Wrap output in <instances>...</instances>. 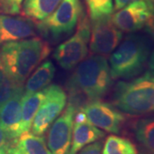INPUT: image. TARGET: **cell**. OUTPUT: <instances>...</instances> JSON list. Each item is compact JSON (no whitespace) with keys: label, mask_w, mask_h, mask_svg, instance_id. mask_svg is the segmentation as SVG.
I'll list each match as a JSON object with an SVG mask.
<instances>
[{"label":"cell","mask_w":154,"mask_h":154,"mask_svg":"<svg viewBox=\"0 0 154 154\" xmlns=\"http://www.w3.org/2000/svg\"><path fill=\"white\" fill-rule=\"evenodd\" d=\"M113 84L109 63L104 56L86 57L75 68L67 82L68 104L76 110L89 102L101 99L109 93Z\"/></svg>","instance_id":"cell-1"},{"label":"cell","mask_w":154,"mask_h":154,"mask_svg":"<svg viewBox=\"0 0 154 154\" xmlns=\"http://www.w3.org/2000/svg\"><path fill=\"white\" fill-rule=\"evenodd\" d=\"M50 52L49 43L42 38L34 37L3 45L0 55L12 82L16 87H22Z\"/></svg>","instance_id":"cell-2"},{"label":"cell","mask_w":154,"mask_h":154,"mask_svg":"<svg viewBox=\"0 0 154 154\" xmlns=\"http://www.w3.org/2000/svg\"><path fill=\"white\" fill-rule=\"evenodd\" d=\"M150 54L148 39L130 33L110 53L109 66L112 78L131 80L138 76L147 65Z\"/></svg>","instance_id":"cell-3"},{"label":"cell","mask_w":154,"mask_h":154,"mask_svg":"<svg viewBox=\"0 0 154 154\" xmlns=\"http://www.w3.org/2000/svg\"><path fill=\"white\" fill-rule=\"evenodd\" d=\"M113 105L130 116H142L154 111V76L148 71L131 81L116 84Z\"/></svg>","instance_id":"cell-4"},{"label":"cell","mask_w":154,"mask_h":154,"mask_svg":"<svg viewBox=\"0 0 154 154\" xmlns=\"http://www.w3.org/2000/svg\"><path fill=\"white\" fill-rule=\"evenodd\" d=\"M84 13L80 0H63L50 16L36 22V30L49 41H60L74 32Z\"/></svg>","instance_id":"cell-5"},{"label":"cell","mask_w":154,"mask_h":154,"mask_svg":"<svg viewBox=\"0 0 154 154\" xmlns=\"http://www.w3.org/2000/svg\"><path fill=\"white\" fill-rule=\"evenodd\" d=\"M90 32L91 22L84 13L74 35L59 45L54 51L53 57L60 67L66 70H71L87 57Z\"/></svg>","instance_id":"cell-6"},{"label":"cell","mask_w":154,"mask_h":154,"mask_svg":"<svg viewBox=\"0 0 154 154\" xmlns=\"http://www.w3.org/2000/svg\"><path fill=\"white\" fill-rule=\"evenodd\" d=\"M44 99L33 118L31 130L34 134L43 135L53 122L60 116L67 105L66 92L58 85H49L43 89Z\"/></svg>","instance_id":"cell-7"},{"label":"cell","mask_w":154,"mask_h":154,"mask_svg":"<svg viewBox=\"0 0 154 154\" xmlns=\"http://www.w3.org/2000/svg\"><path fill=\"white\" fill-rule=\"evenodd\" d=\"M89 48L96 55L108 56L117 47L122 39L123 32L116 26L111 16L91 21Z\"/></svg>","instance_id":"cell-8"},{"label":"cell","mask_w":154,"mask_h":154,"mask_svg":"<svg viewBox=\"0 0 154 154\" xmlns=\"http://www.w3.org/2000/svg\"><path fill=\"white\" fill-rule=\"evenodd\" d=\"M76 111L75 107L68 104L64 111L50 127L46 144L51 154H69Z\"/></svg>","instance_id":"cell-9"},{"label":"cell","mask_w":154,"mask_h":154,"mask_svg":"<svg viewBox=\"0 0 154 154\" xmlns=\"http://www.w3.org/2000/svg\"><path fill=\"white\" fill-rule=\"evenodd\" d=\"M82 110L89 122L108 133L118 134L125 121L124 115L115 105L100 99L89 102Z\"/></svg>","instance_id":"cell-10"},{"label":"cell","mask_w":154,"mask_h":154,"mask_svg":"<svg viewBox=\"0 0 154 154\" xmlns=\"http://www.w3.org/2000/svg\"><path fill=\"white\" fill-rule=\"evenodd\" d=\"M153 9V5L147 0H136L111 15V20L122 32L135 33L143 28Z\"/></svg>","instance_id":"cell-11"},{"label":"cell","mask_w":154,"mask_h":154,"mask_svg":"<svg viewBox=\"0 0 154 154\" xmlns=\"http://www.w3.org/2000/svg\"><path fill=\"white\" fill-rule=\"evenodd\" d=\"M23 86L17 87L11 97L0 105V125L13 140L21 135Z\"/></svg>","instance_id":"cell-12"},{"label":"cell","mask_w":154,"mask_h":154,"mask_svg":"<svg viewBox=\"0 0 154 154\" xmlns=\"http://www.w3.org/2000/svg\"><path fill=\"white\" fill-rule=\"evenodd\" d=\"M35 24L25 17L0 14V45L35 35Z\"/></svg>","instance_id":"cell-13"},{"label":"cell","mask_w":154,"mask_h":154,"mask_svg":"<svg viewBox=\"0 0 154 154\" xmlns=\"http://www.w3.org/2000/svg\"><path fill=\"white\" fill-rule=\"evenodd\" d=\"M105 135L104 131L93 125L88 121L74 122L69 154H76L84 146L99 140L100 139L105 137Z\"/></svg>","instance_id":"cell-14"},{"label":"cell","mask_w":154,"mask_h":154,"mask_svg":"<svg viewBox=\"0 0 154 154\" xmlns=\"http://www.w3.org/2000/svg\"><path fill=\"white\" fill-rule=\"evenodd\" d=\"M56 73V69L52 62L46 60L42 63L27 79L23 87L24 95L34 94L48 87L52 82Z\"/></svg>","instance_id":"cell-15"},{"label":"cell","mask_w":154,"mask_h":154,"mask_svg":"<svg viewBox=\"0 0 154 154\" xmlns=\"http://www.w3.org/2000/svg\"><path fill=\"white\" fill-rule=\"evenodd\" d=\"M133 132L142 153L154 154V116L137 120Z\"/></svg>","instance_id":"cell-16"},{"label":"cell","mask_w":154,"mask_h":154,"mask_svg":"<svg viewBox=\"0 0 154 154\" xmlns=\"http://www.w3.org/2000/svg\"><path fill=\"white\" fill-rule=\"evenodd\" d=\"M63 0H24L22 11L24 17L38 22L50 16Z\"/></svg>","instance_id":"cell-17"},{"label":"cell","mask_w":154,"mask_h":154,"mask_svg":"<svg viewBox=\"0 0 154 154\" xmlns=\"http://www.w3.org/2000/svg\"><path fill=\"white\" fill-rule=\"evenodd\" d=\"M44 99V91H39L29 95H23L21 117V134L31 129L35 114L42 100Z\"/></svg>","instance_id":"cell-18"},{"label":"cell","mask_w":154,"mask_h":154,"mask_svg":"<svg viewBox=\"0 0 154 154\" xmlns=\"http://www.w3.org/2000/svg\"><path fill=\"white\" fill-rule=\"evenodd\" d=\"M15 146L22 154H51L42 135L25 132L16 140Z\"/></svg>","instance_id":"cell-19"},{"label":"cell","mask_w":154,"mask_h":154,"mask_svg":"<svg viewBox=\"0 0 154 154\" xmlns=\"http://www.w3.org/2000/svg\"><path fill=\"white\" fill-rule=\"evenodd\" d=\"M102 154H138V149L130 140L111 134L105 139Z\"/></svg>","instance_id":"cell-20"},{"label":"cell","mask_w":154,"mask_h":154,"mask_svg":"<svg viewBox=\"0 0 154 154\" xmlns=\"http://www.w3.org/2000/svg\"><path fill=\"white\" fill-rule=\"evenodd\" d=\"M91 21L111 16L114 11L113 0H84Z\"/></svg>","instance_id":"cell-21"},{"label":"cell","mask_w":154,"mask_h":154,"mask_svg":"<svg viewBox=\"0 0 154 154\" xmlns=\"http://www.w3.org/2000/svg\"><path fill=\"white\" fill-rule=\"evenodd\" d=\"M17 88L6 71L0 55V105L11 97Z\"/></svg>","instance_id":"cell-22"},{"label":"cell","mask_w":154,"mask_h":154,"mask_svg":"<svg viewBox=\"0 0 154 154\" xmlns=\"http://www.w3.org/2000/svg\"><path fill=\"white\" fill-rule=\"evenodd\" d=\"M24 0H0V14L18 15L22 12Z\"/></svg>","instance_id":"cell-23"},{"label":"cell","mask_w":154,"mask_h":154,"mask_svg":"<svg viewBox=\"0 0 154 154\" xmlns=\"http://www.w3.org/2000/svg\"><path fill=\"white\" fill-rule=\"evenodd\" d=\"M102 147L103 142L101 140H97L84 146L76 154H102Z\"/></svg>","instance_id":"cell-24"},{"label":"cell","mask_w":154,"mask_h":154,"mask_svg":"<svg viewBox=\"0 0 154 154\" xmlns=\"http://www.w3.org/2000/svg\"><path fill=\"white\" fill-rule=\"evenodd\" d=\"M15 141L16 140H13L0 125V148H10Z\"/></svg>","instance_id":"cell-25"},{"label":"cell","mask_w":154,"mask_h":154,"mask_svg":"<svg viewBox=\"0 0 154 154\" xmlns=\"http://www.w3.org/2000/svg\"><path fill=\"white\" fill-rule=\"evenodd\" d=\"M144 30L148 36L154 41V9L150 13L144 24Z\"/></svg>","instance_id":"cell-26"},{"label":"cell","mask_w":154,"mask_h":154,"mask_svg":"<svg viewBox=\"0 0 154 154\" xmlns=\"http://www.w3.org/2000/svg\"><path fill=\"white\" fill-rule=\"evenodd\" d=\"M134 1H136V0H114V3H115V10L118 11L122 8L125 7L128 5H129L130 3H132Z\"/></svg>","instance_id":"cell-27"},{"label":"cell","mask_w":154,"mask_h":154,"mask_svg":"<svg viewBox=\"0 0 154 154\" xmlns=\"http://www.w3.org/2000/svg\"><path fill=\"white\" fill-rule=\"evenodd\" d=\"M148 72L154 76V50L150 54L148 60Z\"/></svg>","instance_id":"cell-28"},{"label":"cell","mask_w":154,"mask_h":154,"mask_svg":"<svg viewBox=\"0 0 154 154\" xmlns=\"http://www.w3.org/2000/svg\"><path fill=\"white\" fill-rule=\"evenodd\" d=\"M15 142H16V141H15ZM7 154H22V153H21V152H20L17 147H16L15 143H14V145H12L11 147L8 149Z\"/></svg>","instance_id":"cell-29"},{"label":"cell","mask_w":154,"mask_h":154,"mask_svg":"<svg viewBox=\"0 0 154 154\" xmlns=\"http://www.w3.org/2000/svg\"><path fill=\"white\" fill-rule=\"evenodd\" d=\"M8 149L7 148H0V154H7Z\"/></svg>","instance_id":"cell-30"},{"label":"cell","mask_w":154,"mask_h":154,"mask_svg":"<svg viewBox=\"0 0 154 154\" xmlns=\"http://www.w3.org/2000/svg\"><path fill=\"white\" fill-rule=\"evenodd\" d=\"M147 1H149L150 3H152V4L154 5V0H147Z\"/></svg>","instance_id":"cell-31"}]
</instances>
